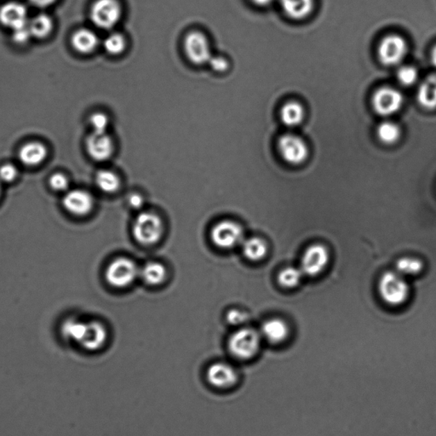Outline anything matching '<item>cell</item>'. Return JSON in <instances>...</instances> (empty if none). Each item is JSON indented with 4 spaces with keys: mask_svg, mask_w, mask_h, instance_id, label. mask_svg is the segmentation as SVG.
I'll use <instances>...</instances> for the list:
<instances>
[{
    "mask_svg": "<svg viewBox=\"0 0 436 436\" xmlns=\"http://www.w3.org/2000/svg\"><path fill=\"white\" fill-rule=\"evenodd\" d=\"M261 341V333L258 330L253 328L240 329L229 337V354L240 362L253 359L260 351Z\"/></svg>",
    "mask_w": 436,
    "mask_h": 436,
    "instance_id": "obj_1",
    "label": "cell"
},
{
    "mask_svg": "<svg viewBox=\"0 0 436 436\" xmlns=\"http://www.w3.org/2000/svg\"><path fill=\"white\" fill-rule=\"evenodd\" d=\"M378 293L390 306H399L408 300L410 288L405 277L396 271H387L378 281Z\"/></svg>",
    "mask_w": 436,
    "mask_h": 436,
    "instance_id": "obj_2",
    "label": "cell"
},
{
    "mask_svg": "<svg viewBox=\"0 0 436 436\" xmlns=\"http://www.w3.org/2000/svg\"><path fill=\"white\" fill-rule=\"evenodd\" d=\"M133 235L139 243L152 245L160 239L164 226L160 217L151 212L139 214L133 224Z\"/></svg>",
    "mask_w": 436,
    "mask_h": 436,
    "instance_id": "obj_3",
    "label": "cell"
},
{
    "mask_svg": "<svg viewBox=\"0 0 436 436\" xmlns=\"http://www.w3.org/2000/svg\"><path fill=\"white\" fill-rule=\"evenodd\" d=\"M122 16V7L118 0H97L91 10L94 24L101 29H111Z\"/></svg>",
    "mask_w": 436,
    "mask_h": 436,
    "instance_id": "obj_4",
    "label": "cell"
},
{
    "mask_svg": "<svg viewBox=\"0 0 436 436\" xmlns=\"http://www.w3.org/2000/svg\"><path fill=\"white\" fill-rule=\"evenodd\" d=\"M139 269L129 258H119L112 261L106 270V279L115 287H126L137 279Z\"/></svg>",
    "mask_w": 436,
    "mask_h": 436,
    "instance_id": "obj_5",
    "label": "cell"
},
{
    "mask_svg": "<svg viewBox=\"0 0 436 436\" xmlns=\"http://www.w3.org/2000/svg\"><path fill=\"white\" fill-rule=\"evenodd\" d=\"M206 377L210 386L221 390L234 388L240 381L236 367L224 362L210 364L206 370Z\"/></svg>",
    "mask_w": 436,
    "mask_h": 436,
    "instance_id": "obj_6",
    "label": "cell"
},
{
    "mask_svg": "<svg viewBox=\"0 0 436 436\" xmlns=\"http://www.w3.org/2000/svg\"><path fill=\"white\" fill-rule=\"evenodd\" d=\"M329 260L328 249L322 244H313L304 251L300 269L305 276H317L324 271Z\"/></svg>",
    "mask_w": 436,
    "mask_h": 436,
    "instance_id": "obj_7",
    "label": "cell"
},
{
    "mask_svg": "<svg viewBox=\"0 0 436 436\" xmlns=\"http://www.w3.org/2000/svg\"><path fill=\"white\" fill-rule=\"evenodd\" d=\"M278 149L285 161L298 165L302 164L309 157V148L302 138L295 135L287 134L280 138Z\"/></svg>",
    "mask_w": 436,
    "mask_h": 436,
    "instance_id": "obj_8",
    "label": "cell"
},
{
    "mask_svg": "<svg viewBox=\"0 0 436 436\" xmlns=\"http://www.w3.org/2000/svg\"><path fill=\"white\" fill-rule=\"evenodd\" d=\"M212 239L218 247L229 249L243 242L244 230L235 221H223L212 228Z\"/></svg>",
    "mask_w": 436,
    "mask_h": 436,
    "instance_id": "obj_9",
    "label": "cell"
},
{
    "mask_svg": "<svg viewBox=\"0 0 436 436\" xmlns=\"http://www.w3.org/2000/svg\"><path fill=\"white\" fill-rule=\"evenodd\" d=\"M184 50L187 58L195 65L208 63L212 56L208 37L201 32H191L186 36Z\"/></svg>",
    "mask_w": 436,
    "mask_h": 436,
    "instance_id": "obj_10",
    "label": "cell"
},
{
    "mask_svg": "<svg viewBox=\"0 0 436 436\" xmlns=\"http://www.w3.org/2000/svg\"><path fill=\"white\" fill-rule=\"evenodd\" d=\"M408 52V44L403 37L389 35L381 41L378 47V58L386 66H394L403 61Z\"/></svg>",
    "mask_w": 436,
    "mask_h": 436,
    "instance_id": "obj_11",
    "label": "cell"
},
{
    "mask_svg": "<svg viewBox=\"0 0 436 436\" xmlns=\"http://www.w3.org/2000/svg\"><path fill=\"white\" fill-rule=\"evenodd\" d=\"M404 99L401 92L391 87H383L376 92L373 106L377 114L389 116L396 114L403 105Z\"/></svg>",
    "mask_w": 436,
    "mask_h": 436,
    "instance_id": "obj_12",
    "label": "cell"
},
{
    "mask_svg": "<svg viewBox=\"0 0 436 436\" xmlns=\"http://www.w3.org/2000/svg\"><path fill=\"white\" fill-rule=\"evenodd\" d=\"M62 204L67 212L76 216H85L91 212L94 201L92 194L81 190L69 192L63 198Z\"/></svg>",
    "mask_w": 436,
    "mask_h": 436,
    "instance_id": "obj_13",
    "label": "cell"
},
{
    "mask_svg": "<svg viewBox=\"0 0 436 436\" xmlns=\"http://www.w3.org/2000/svg\"><path fill=\"white\" fill-rule=\"evenodd\" d=\"M89 156L97 161H105L114 152V142L107 133H92L86 140Z\"/></svg>",
    "mask_w": 436,
    "mask_h": 436,
    "instance_id": "obj_14",
    "label": "cell"
},
{
    "mask_svg": "<svg viewBox=\"0 0 436 436\" xmlns=\"http://www.w3.org/2000/svg\"><path fill=\"white\" fill-rule=\"evenodd\" d=\"M0 22L12 30L24 27L28 24L27 9L20 3H6L0 9Z\"/></svg>",
    "mask_w": 436,
    "mask_h": 436,
    "instance_id": "obj_15",
    "label": "cell"
},
{
    "mask_svg": "<svg viewBox=\"0 0 436 436\" xmlns=\"http://www.w3.org/2000/svg\"><path fill=\"white\" fill-rule=\"evenodd\" d=\"M108 333L105 327L99 322L87 323L84 337L80 344L89 351H99L107 341Z\"/></svg>",
    "mask_w": 436,
    "mask_h": 436,
    "instance_id": "obj_16",
    "label": "cell"
},
{
    "mask_svg": "<svg viewBox=\"0 0 436 436\" xmlns=\"http://www.w3.org/2000/svg\"><path fill=\"white\" fill-rule=\"evenodd\" d=\"M261 336L271 344H280L287 339L289 326L281 319H270L264 323L261 329Z\"/></svg>",
    "mask_w": 436,
    "mask_h": 436,
    "instance_id": "obj_17",
    "label": "cell"
},
{
    "mask_svg": "<svg viewBox=\"0 0 436 436\" xmlns=\"http://www.w3.org/2000/svg\"><path fill=\"white\" fill-rule=\"evenodd\" d=\"M47 156V149L40 142H29L19 152L21 162L28 167H36L42 163Z\"/></svg>",
    "mask_w": 436,
    "mask_h": 436,
    "instance_id": "obj_18",
    "label": "cell"
},
{
    "mask_svg": "<svg viewBox=\"0 0 436 436\" xmlns=\"http://www.w3.org/2000/svg\"><path fill=\"white\" fill-rule=\"evenodd\" d=\"M285 13L295 20L310 16L315 8V0H280Z\"/></svg>",
    "mask_w": 436,
    "mask_h": 436,
    "instance_id": "obj_19",
    "label": "cell"
},
{
    "mask_svg": "<svg viewBox=\"0 0 436 436\" xmlns=\"http://www.w3.org/2000/svg\"><path fill=\"white\" fill-rule=\"evenodd\" d=\"M99 37L89 29L78 30L72 37L74 48L83 54L91 53L99 46Z\"/></svg>",
    "mask_w": 436,
    "mask_h": 436,
    "instance_id": "obj_20",
    "label": "cell"
},
{
    "mask_svg": "<svg viewBox=\"0 0 436 436\" xmlns=\"http://www.w3.org/2000/svg\"><path fill=\"white\" fill-rule=\"evenodd\" d=\"M419 103L427 109L436 108V74H431L421 84L418 92Z\"/></svg>",
    "mask_w": 436,
    "mask_h": 436,
    "instance_id": "obj_21",
    "label": "cell"
},
{
    "mask_svg": "<svg viewBox=\"0 0 436 436\" xmlns=\"http://www.w3.org/2000/svg\"><path fill=\"white\" fill-rule=\"evenodd\" d=\"M243 253L251 261H259L268 253V246L264 240L253 237L242 242Z\"/></svg>",
    "mask_w": 436,
    "mask_h": 436,
    "instance_id": "obj_22",
    "label": "cell"
},
{
    "mask_svg": "<svg viewBox=\"0 0 436 436\" xmlns=\"http://www.w3.org/2000/svg\"><path fill=\"white\" fill-rule=\"evenodd\" d=\"M140 276L146 284L157 285L162 283L167 277V269L160 262H148L141 269Z\"/></svg>",
    "mask_w": 436,
    "mask_h": 436,
    "instance_id": "obj_23",
    "label": "cell"
},
{
    "mask_svg": "<svg viewBox=\"0 0 436 436\" xmlns=\"http://www.w3.org/2000/svg\"><path fill=\"white\" fill-rule=\"evenodd\" d=\"M282 121L289 127H295L303 122L304 110L302 105L296 101H290L281 109Z\"/></svg>",
    "mask_w": 436,
    "mask_h": 436,
    "instance_id": "obj_24",
    "label": "cell"
},
{
    "mask_svg": "<svg viewBox=\"0 0 436 436\" xmlns=\"http://www.w3.org/2000/svg\"><path fill=\"white\" fill-rule=\"evenodd\" d=\"M87 323L78 321L77 319H67L62 326V334L67 340L76 342L80 344L84 337Z\"/></svg>",
    "mask_w": 436,
    "mask_h": 436,
    "instance_id": "obj_25",
    "label": "cell"
},
{
    "mask_svg": "<svg viewBox=\"0 0 436 436\" xmlns=\"http://www.w3.org/2000/svg\"><path fill=\"white\" fill-rule=\"evenodd\" d=\"M52 27H53V24L51 17L44 14L37 15L28 22L30 33L37 39L46 37L51 33Z\"/></svg>",
    "mask_w": 436,
    "mask_h": 436,
    "instance_id": "obj_26",
    "label": "cell"
},
{
    "mask_svg": "<svg viewBox=\"0 0 436 436\" xmlns=\"http://www.w3.org/2000/svg\"><path fill=\"white\" fill-rule=\"evenodd\" d=\"M96 183L101 191L110 194L119 190L120 183L115 172L103 170L97 172Z\"/></svg>",
    "mask_w": 436,
    "mask_h": 436,
    "instance_id": "obj_27",
    "label": "cell"
},
{
    "mask_svg": "<svg viewBox=\"0 0 436 436\" xmlns=\"http://www.w3.org/2000/svg\"><path fill=\"white\" fill-rule=\"evenodd\" d=\"M423 268V262L412 257L401 258L396 264V271L404 277L416 276L422 271Z\"/></svg>",
    "mask_w": 436,
    "mask_h": 436,
    "instance_id": "obj_28",
    "label": "cell"
},
{
    "mask_svg": "<svg viewBox=\"0 0 436 436\" xmlns=\"http://www.w3.org/2000/svg\"><path fill=\"white\" fill-rule=\"evenodd\" d=\"M303 276V273L300 268L296 267H287L278 274V281L281 287L285 288H294L299 285Z\"/></svg>",
    "mask_w": 436,
    "mask_h": 436,
    "instance_id": "obj_29",
    "label": "cell"
},
{
    "mask_svg": "<svg viewBox=\"0 0 436 436\" xmlns=\"http://www.w3.org/2000/svg\"><path fill=\"white\" fill-rule=\"evenodd\" d=\"M378 137L383 144H393L399 140L400 127L393 122H383L378 128Z\"/></svg>",
    "mask_w": 436,
    "mask_h": 436,
    "instance_id": "obj_30",
    "label": "cell"
},
{
    "mask_svg": "<svg viewBox=\"0 0 436 436\" xmlns=\"http://www.w3.org/2000/svg\"><path fill=\"white\" fill-rule=\"evenodd\" d=\"M103 47L108 54L119 56L126 50V39L120 33H112L104 40Z\"/></svg>",
    "mask_w": 436,
    "mask_h": 436,
    "instance_id": "obj_31",
    "label": "cell"
},
{
    "mask_svg": "<svg viewBox=\"0 0 436 436\" xmlns=\"http://www.w3.org/2000/svg\"><path fill=\"white\" fill-rule=\"evenodd\" d=\"M397 78L403 85H412L418 80V71L412 66L402 67L398 71Z\"/></svg>",
    "mask_w": 436,
    "mask_h": 436,
    "instance_id": "obj_32",
    "label": "cell"
},
{
    "mask_svg": "<svg viewBox=\"0 0 436 436\" xmlns=\"http://www.w3.org/2000/svg\"><path fill=\"white\" fill-rule=\"evenodd\" d=\"M90 122H91L94 133H107L109 119L106 115L97 112L92 115Z\"/></svg>",
    "mask_w": 436,
    "mask_h": 436,
    "instance_id": "obj_33",
    "label": "cell"
},
{
    "mask_svg": "<svg viewBox=\"0 0 436 436\" xmlns=\"http://www.w3.org/2000/svg\"><path fill=\"white\" fill-rule=\"evenodd\" d=\"M17 176V168L12 165L7 164L0 167V182L11 183Z\"/></svg>",
    "mask_w": 436,
    "mask_h": 436,
    "instance_id": "obj_34",
    "label": "cell"
},
{
    "mask_svg": "<svg viewBox=\"0 0 436 436\" xmlns=\"http://www.w3.org/2000/svg\"><path fill=\"white\" fill-rule=\"evenodd\" d=\"M31 33H30V30L28 28V24L24 26V27L19 28L13 30L12 33V39L15 43L18 44H24L30 39L31 37Z\"/></svg>",
    "mask_w": 436,
    "mask_h": 436,
    "instance_id": "obj_35",
    "label": "cell"
},
{
    "mask_svg": "<svg viewBox=\"0 0 436 436\" xmlns=\"http://www.w3.org/2000/svg\"><path fill=\"white\" fill-rule=\"evenodd\" d=\"M50 185L56 191H64L69 187V180L61 173H56L51 176Z\"/></svg>",
    "mask_w": 436,
    "mask_h": 436,
    "instance_id": "obj_36",
    "label": "cell"
},
{
    "mask_svg": "<svg viewBox=\"0 0 436 436\" xmlns=\"http://www.w3.org/2000/svg\"><path fill=\"white\" fill-rule=\"evenodd\" d=\"M208 63L210 64V67L218 73L225 72V71L228 69V60L221 58V56H212Z\"/></svg>",
    "mask_w": 436,
    "mask_h": 436,
    "instance_id": "obj_37",
    "label": "cell"
},
{
    "mask_svg": "<svg viewBox=\"0 0 436 436\" xmlns=\"http://www.w3.org/2000/svg\"><path fill=\"white\" fill-rule=\"evenodd\" d=\"M246 314L238 310H232L227 315L228 322L234 326L242 325L246 321Z\"/></svg>",
    "mask_w": 436,
    "mask_h": 436,
    "instance_id": "obj_38",
    "label": "cell"
},
{
    "mask_svg": "<svg viewBox=\"0 0 436 436\" xmlns=\"http://www.w3.org/2000/svg\"><path fill=\"white\" fill-rule=\"evenodd\" d=\"M128 202H129V205L131 208L134 209H139L142 208V205H144V198H142L140 194H133L131 195Z\"/></svg>",
    "mask_w": 436,
    "mask_h": 436,
    "instance_id": "obj_39",
    "label": "cell"
},
{
    "mask_svg": "<svg viewBox=\"0 0 436 436\" xmlns=\"http://www.w3.org/2000/svg\"><path fill=\"white\" fill-rule=\"evenodd\" d=\"M29 1L31 2L33 6L40 7V8H44V7L52 5V3H54L56 0H29Z\"/></svg>",
    "mask_w": 436,
    "mask_h": 436,
    "instance_id": "obj_40",
    "label": "cell"
},
{
    "mask_svg": "<svg viewBox=\"0 0 436 436\" xmlns=\"http://www.w3.org/2000/svg\"><path fill=\"white\" fill-rule=\"evenodd\" d=\"M255 6L265 7L269 5L274 1V0H251Z\"/></svg>",
    "mask_w": 436,
    "mask_h": 436,
    "instance_id": "obj_41",
    "label": "cell"
},
{
    "mask_svg": "<svg viewBox=\"0 0 436 436\" xmlns=\"http://www.w3.org/2000/svg\"><path fill=\"white\" fill-rule=\"evenodd\" d=\"M431 60L432 63H433V65L436 69V47H434L433 51H432Z\"/></svg>",
    "mask_w": 436,
    "mask_h": 436,
    "instance_id": "obj_42",
    "label": "cell"
},
{
    "mask_svg": "<svg viewBox=\"0 0 436 436\" xmlns=\"http://www.w3.org/2000/svg\"><path fill=\"white\" fill-rule=\"evenodd\" d=\"M1 191H2L1 184H0V196H1Z\"/></svg>",
    "mask_w": 436,
    "mask_h": 436,
    "instance_id": "obj_43",
    "label": "cell"
}]
</instances>
